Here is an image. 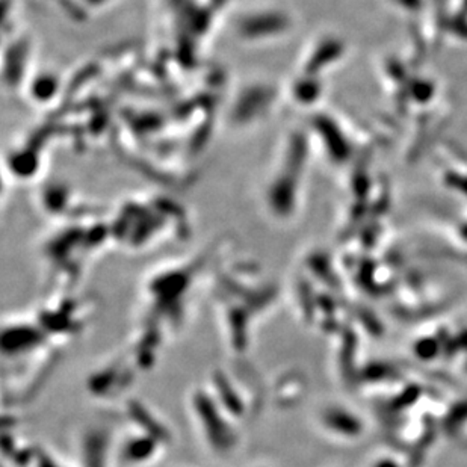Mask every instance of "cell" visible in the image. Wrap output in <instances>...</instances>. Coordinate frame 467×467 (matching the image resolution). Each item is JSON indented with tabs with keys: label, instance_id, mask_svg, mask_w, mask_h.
Returning <instances> with one entry per match:
<instances>
[{
	"label": "cell",
	"instance_id": "cell-1",
	"mask_svg": "<svg viewBox=\"0 0 467 467\" xmlns=\"http://www.w3.org/2000/svg\"><path fill=\"white\" fill-rule=\"evenodd\" d=\"M188 412L204 448L216 457H227L242 443L240 425L212 395L206 384L195 388L188 396Z\"/></svg>",
	"mask_w": 467,
	"mask_h": 467
},
{
	"label": "cell",
	"instance_id": "cell-2",
	"mask_svg": "<svg viewBox=\"0 0 467 467\" xmlns=\"http://www.w3.org/2000/svg\"><path fill=\"white\" fill-rule=\"evenodd\" d=\"M32 467H77V466H73V463L64 462L62 458L56 457L52 452L40 449Z\"/></svg>",
	"mask_w": 467,
	"mask_h": 467
}]
</instances>
